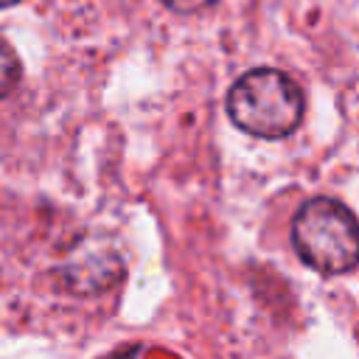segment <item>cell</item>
Returning <instances> with one entry per match:
<instances>
[{
	"label": "cell",
	"instance_id": "cell-1",
	"mask_svg": "<svg viewBox=\"0 0 359 359\" xmlns=\"http://www.w3.org/2000/svg\"><path fill=\"white\" fill-rule=\"evenodd\" d=\"M227 115L252 137L280 140L303 123L306 95L286 73L275 67H252L227 90Z\"/></svg>",
	"mask_w": 359,
	"mask_h": 359
},
{
	"label": "cell",
	"instance_id": "cell-2",
	"mask_svg": "<svg viewBox=\"0 0 359 359\" xmlns=\"http://www.w3.org/2000/svg\"><path fill=\"white\" fill-rule=\"evenodd\" d=\"M292 247L300 261L320 275L351 272L359 261L356 216L331 196H314L292 219Z\"/></svg>",
	"mask_w": 359,
	"mask_h": 359
},
{
	"label": "cell",
	"instance_id": "cell-3",
	"mask_svg": "<svg viewBox=\"0 0 359 359\" xmlns=\"http://www.w3.org/2000/svg\"><path fill=\"white\" fill-rule=\"evenodd\" d=\"M20 76H22V65L14 53V48L0 39V98H6L20 84Z\"/></svg>",
	"mask_w": 359,
	"mask_h": 359
},
{
	"label": "cell",
	"instance_id": "cell-4",
	"mask_svg": "<svg viewBox=\"0 0 359 359\" xmlns=\"http://www.w3.org/2000/svg\"><path fill=\"white\" fill-rule=\"evenodd\" d=\"M160 3L171 11H177V14H196V11H202V8H208L219 0H160Z\"/></svg>",
	"mask_w": 359,
	"mask_h": 359
},
{
	"label": "cell",
	"instance_id": "cell-5",
	"mask_svg": "<svg viewBox=\"0 0 359 359\" xmlns=\"http://www.w3.org/2000/svg\"><path fill=\"white\" fill-rule=\"evenodd\" d=\"M14 3H20V0H0V8H6V6H14Z\"/></svg>",
	"mask_w": 359,
	"mask_h": 359
}]
</instances>
